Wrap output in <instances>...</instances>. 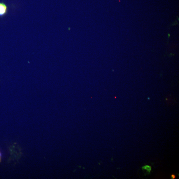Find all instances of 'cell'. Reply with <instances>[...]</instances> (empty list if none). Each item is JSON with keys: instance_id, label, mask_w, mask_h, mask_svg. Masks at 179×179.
<instances>
[{"instance_id": "6da1fadb", "label": "cell", "mask_w": 179, "mask_h": 179, "mask_svg": "<svg viewBox=\"0 0 179 179\" xmlns=\"http://www.w3.org/2000/svg\"><path fill=\"white\" fill-rule=\"evenodd\" d=\"M8 8L3 2H0V17H3L7 15Z\"/></svg>"}, {"instance_id": "7a4b0ae2", "label": "cell", "mask_w": 179, "mask_h": 179, "mask_svg": "<svg viewBox=\"0 0 179 179\" xmlns=\"http://www.w3.org/2000/svg\"><path fill=\"white\" fill-rule=\"evenodd\" d=\"M143 170H146L147 171L149 172L150 173L152 170L151 167L149 165H145L142 167Z\"/></svg>"}, {"instance_id": "3957f363", "label": "cell", "mask_w": 179, "mask_h": 179, "mask_svg": "<svg viewBox=\"0 0 179 179\" xmlns=\"http://www.w3.org/2000/svg\"><path fill=\"white\" fill-rule=\"evenodd\" d=\"M2 157V154L1 152V151H0V163H1V161Z\"/></svg>"}, {"instance_id": "277c9868", "label": "cell", "mask_w": 179, "mask_h": 179, "mask_svg": "<svg viewBox=\"0 0 179 179\" xmlns=\"http://www.w3.org/2000/svg\"><path fill=\"white\" fill-rule=\"evenodd\" d=\"M176 178V176L175 175H172L171 176V178L172 179H175Z\"/></svg>"}]
</instances>
